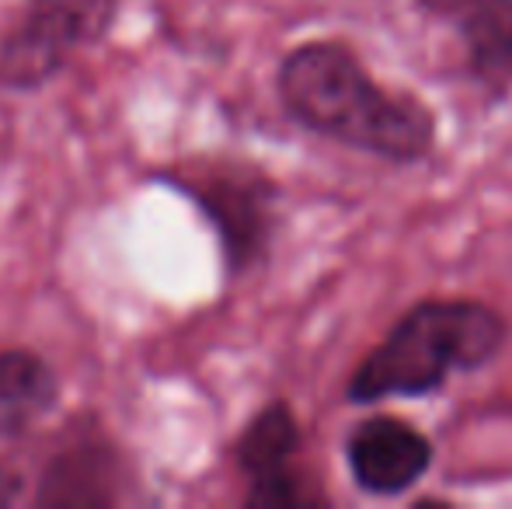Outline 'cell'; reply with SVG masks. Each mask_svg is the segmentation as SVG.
I'll return each mask as SVG.
<instances>
[{
    "mask_svg": "<svg viewBox=\"0 0 512 509\" xmlns=\"http://www.w3.org/2000/svg\"><path fill=\"white\" fill-rule=\"evenodd\" d=\"M345 464L370 496H401L432 468V440L398 415H370L345 436Z\"/></svg>",
    "mask_w": 512,
    "mask_h": 509,
    "instance_id": "obj_7",
    "label": "cell"
},
{
    "mask_svg": "<svg viewBox=\"0 0 512 509\" xmlns=\"http://www.w3.org/2000/svg\"><path fill=\"white\" fill-rule=\"evenodd\" d=\"M154 182L182 192L209 220L230 276H241L269 255L279 185L262 168L227 157H189L154 171Z\"/></svg>",
    "mask_w": 512,
    "mask_h": 509,
    "instance_id": "obj_3",
    "label": "cell"
},
{
    "mask_svg": "<svg viewBox=\"0 0 512 509\" xmlns=\"http://www.w3.org/2000/svg\"><path fill=\"white\" fill-rule=\"evenodd\" d=\"M122 0H25L0 35V88L32 95L53 84L77 53L98 46L119 21Z\"/></svg>",
    "mask_w": 512,
    "mask_h": 509,
    "instance_id": "obj_4",
    "label": "cell"
},
{
    "mask_svg": "<svg viewBox=\"0 0 512 509\" xmlns=\"http://www.w3.org/2000/svg\"><path fill=\"white\" fill-rule=\"evenodd\" d=\"M133 464L108 436L84 433L60 447L35 482L32 506L42 509H105L133 492Z\"/></svg>",
    "mask_w": 512,
    "mask_h": 509,
    "instance_id": "obj_6",
    "label": "cell"
},
{
    "mask_svg": "<svg viewBox=\"0 0 512 509\" xmlns=\"http://www.w3.org/2000/svg\"><path fill=\"white\" fill-rule=\"evenodd\" d=\"M63 398L60 374L35 349H0V440L28 436Z\"/></svg>",
    "mask_w": 512,
    "mask_h": 509,
    "instance_id": "obj_9",
    "label": "cell"
},
{
    "mask_svg": "<svg viewBox=\"0 0 512 509\" xmlns=\"http://www.w3.org/2000/svg\"><path fill=\"white\" fill-rule=\"evenodd\" d=\"M276 95L307 133L384 161L415 164L436 147V112L408 91L373 81L363 60L338 39L293 46L276 70Z\"/></svg>",
    "mask_w": 512,
    "mask_h": 509,
    "instance_id": "obj_1",
    "label": "cell"
},
{
    "mask_svg": "<svg viewBox=\"0 0 512 509\" xmlns=\"http://www.w3.org/2000/svg\"><path fill=\"white\" fill-rule=\"evenodd\" d=\"M425 14L446 21L464 46L467 74L488 91L512 88V0H418Z\"/></svg>",
    "mask_w": 512,
    "mask_h": 509,
    "instance_id": "obj_8",
    "label": "cell"
},
{
    "mask_svg": "<svg viewBox=\"0 0 512 509\" xmlns=\"http://www.w3.org/2000/svg\"><path fill=\"white\" fill-rule=\"evenodd\" d=\"M300 447H304V433L293 405L269 401L230 447L237 471L248 478L244 503L251 509H300L321 503L310 492L304 471L297 468Z\"/></svg>",
    "mask_w": 512,
    "mask_h": 509,
    "instance_id": "obj_5",
    "label": "cell"
},
{
    "mask_svg": "<svg viewBox=\"0 0 512 509\" xmlns=\"http://www.w3.org/2000/svg\"><path fill=\"white\" fill-rule=\"evenodd\" d=\"M509 325L492 304L471 297H432L408 307L377 349L359 360L345 384L352 405L387 398H429L453 374L481 370L502 353Z\"/></svg>",
    "mask_w": 512,
    "mask_h": 509,
    "instance_id": "obj_2",
    "label": "cell"
},
{
    "mask_svg": "<svg viewBox=\"0 0 512 509\" xmlns=\"http://www.w3.org/2000/svg\"><path fill=\"white\" fill-rule=\"evenodd\" d=\"M25 499V475L11 461H0V509L18 506Z\"/></svg>",
    "mask_w": 512,
    "mask_h": 509,
    "instance_id": "obj_10",
    "label": "cell"
}]
</instances>
